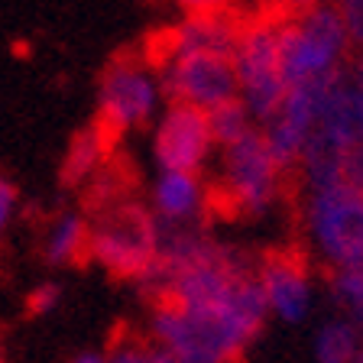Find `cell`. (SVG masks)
<instances>
[{
	"label": "cell",
	"instance_id": "1",
	"mask_svg": "<svg viewBox=\"0 0 363 363\" xmlns=\"http://www.w3.org/2000/svg\"><path fill=\"white\" fill-rule=\"evenodd\" d=\"M266 315L269 305L253 272L220 302H152L150 337L172 350L182 363H240L263 331Z\"/></svg>",
	"mask_w": 363,
	"mask_h": 363
},
{
	"label": "cell",
	"instance_id": "2",
	"mask_svg": "<svg viewBox=\"0 0 363 363\" xmlns=\"http://www.w3.org/2000/svg\"><path fill=\"white\" fill-rule=\"evenodd\" d=\"M350 39L337 4H318L308 13L279 20V59L289 88L325 82L347 65Z\"/></svg>",
	"mask_w": 363,
	"mask_h": 363
},
{
	"label": "cell",
	"instance_id": "3",
	"mask_svg": "<svg viewBox=\"0 0 363 363\" xmlns=\"http://www.w3.org/2000/svg\"><path fill=\"white\" fill-rule=\"evenodd\" d=\"M162 250V230L150 204L117 201L91 220V259L117 279L146 282Z\"/></svg>",
	"mask_w": 363,
	"mask_h": 363
},
{
	"label": "cell",
	"instance_id": "4",
	"mask_svg": "<svg viewBox=\"0 0 363 363\" xmlns=\"http://www.w3.org/2000/svg\"><path fill=\"white\" fill-rule=\"evenodd\" d=\"M305 230L331 272L350 266L363 253V191L344 179L308 189Z\"/></svg>",
	"mask_w": 363,
	"mask_h": 363
},
{
	"label": "cell",
	"instance_id": "5",
	"mask_svg": "<svg viewBox=\"0 0 363 363\" xmlns=\"http://www.w3.org/2000/svg\"><path fill=\"white\" fill-rule=\"evenodd\" d=\"M162 78L146 59L123 52L107 62L98 91V127L107 136L143 127L159 113L162 104Z\"/></svg>",
	"mask_w": 363,
	"mask_h": 363
},
{
	"label": "cell",
	"instance_id": "6",
	"mask_svg": "<svg viewBox=\"0 0 363 363\" xmlns=\"http://www.w3.org/2000/svg\"><path fill=\"white\" fill-rule=\"evenodd\" d=\"M240 101L253 113L257 123L272 121V113L289 94V82L282 75L279 59V20H263L243 26L234 49Z\"/></svg>",
	"mask_w": 363,
	"mask_h": 363
},
{
	"label": "cell",
	"instance_id": "7",
	"mask_svg": "<svg viewBox=\"0 0 363 363\" xmlns=\"http://www.w3.org/2000/svg\"><path fill=\"white\" fill-rule=\"evenodd\" d=\"M286 172L272 159L263 130H250L237 143L220 150V189L234 211L263 214L282 191Z\"/></svg>",
	"mask_w": 363,
	"mask_h": 363
},
{
	"label": "cell",
	"instance_id": "8",
	"mask_svg": "<svg viewBox=\"0 0 363 363\" xmlns=\"http://www.w3.org/2000/svg\"><path fill=\"white\" fill-rule=\"evenodd\" d=\"M162 91L172 104H191L198 111H214L240 98L234 52L220 49H172L162 65Z\"/></svg>",
	"mask_w": 363,
	"mask_h": 363
},
{
	"label": "cell",
	"instance_id": "9",
	"mask_svg": "<svg viewBox=\"0 0 363 363\" xmlns=\"http://www.w3.org/2000/svg\"><path fill=\"white\" fill-rule=\"evenodd\" d=\"M214 150L218 140L211 133L208 111H198L191 104H169L156 117L152 156L159 162V172H201Z\"/></svg>",
	"mask_w": 363,
	"mask_h": 363
},
{
	"label": "cell",
	"instance_id": "10",
	"mask_svg": "<svg viewBox=\"0 0 363 363\" xmlns=\"http://www.w3.org/2000/svg\"><path fill=\"white\" fill-rule=\"evenodd\" d=\"M328 82L331 78L289 88L286 101L279 104V111L272 113V121L263 123L266 146H269L272 159L279 162L282 172H295V169L302 166V156L318 130V117H321Z\"/></svg>",
	"mask_w": 363,
	"mask_h": 363
},
{
	"label": "cell",
	"instance_id": "11",
	"mask_svg": "<svg viewBox=\"0 0 363 363\" xmlns=\"http://www.w3.org/2000/svg\"><path fill=\"white\" fill-rule=\"evenodd\" d=\"M257 279L272 315L302 321L311 305L308 257L298 250H272L257 263Z\"/></svg>",
	"mask_w": 363,
	"mask_h": 363
},
{
	"label": "cell",
	"instance_id": "12",
	"mask_svg": "<svg viewBox=\"0 0 363 363\" xmlns=\"http://www.w3.org/2000/svg\"><path fill=\"white\" fill-rule=\"evenodd\" d=\"M204 201H208V191L198 172H159V179L152 182L150 208L156 220L169 227H182L198 218Z\"/></svg>",
	"mask_w": 363,
	"mask_h": 363
},
{
	"label": "cell",
	"instance_id": "13",
	"mask_svg": "<svg viewBox=\"0 0 363 363\" xmlns=\"http://www.w3.org/2000/svg\"><path fill=\"white\" fill-rule=\"evenodd\" d=\"M43 259L49 266H72L91 259V220L75 211L59 214L45 227Z\"/></svg>",
	"mask_w": 363,
	"mask_h": 363
},
{
	"label": "cell",
	"instance_id": "14",
	"mask_svg": "<svg viewBox=\"0 0 363 363\" xmlns=\"http://www.w3.org/2000/svg\"><path fill=\"white\" fill-rule=\"evenodd\" d=\"M104 152H107V133L104 127H88L82 133H75L72 146L65 152V162H62V185H82L91 182L104 166Z\"/></svg>",
	"mask_w": 363,
	"mask_h": 363
},
{
	"label": "cell",
	"instance_id": "15",
	"mask_svg": "<svg viewBox=\"0 0 363 363\" xmlns=\"http://www.w3.org/2000/svg\"><path fill=\"white\" fill-rule=\"evenodd\" d=\"M360 337H357V328L347 321H331L318 331L315 340V354L321 363H354L360 354Z\"/></svg>",
	"mask_w": 363,
	"mask_h": 363
},
{
	"label": "cell",
	"instance_id": "16",
	"mask_svg": "<svg viewBox=\"0 0 363 363\" xmlns=\"http://www.w3.org/2000/svg\"><path fill=\"white\" fill-rule=\"evenodd\" d=\"M208 121H211V133H214V140H218V150L237 143L240 136H247L250 130H253V113L247 111V104H243L240 98L208 111Z\"/></svg>",
	"mask_w": 363,
	"mask_h": 363
},
{
	"label": "cell",
	"instance_id": "17",
	"mask_svg": "<svg viewBox=\"0 0 363 363\" xmlns=\"http://www.w3.org/2000/svg\"><path fill=\"white\" fill-rule=\"evenodd\" d=\"M111 363H156V340L150 334H133V331H121L113 334L111 350H107Z\"/></svg>",
	"mask_w": 363,
	"mask_h": 363
},
{
	"label": "cell",
	"instance_id": "18",
	"mask_svg": "<svg viewBox=\"0 0 363 363\" xmlns=\"http://www.w3.org/2000/svg\"><path fill=\"white\" fill-rule=\"evenodd\" d=\"M337 10H340V20H344L350 45H357L363 52V0H337Z\"/></svg>",
	"mask_w": 363,
	"mask_h": 363
},
{
	"label": "cell",
	"instance_id": "19",
	"mask_svg": "<svg viewBox=\"0 0 363 363\" xmlns=\"http://www.w3.org/2000/svg\"><path fill=\"white\" fill-rule=\"evenodd\" d=\"M344 182H350L354 189L363 191V140L357 146H350L347 156H344V169H340Z\"/></svg>",
	"mask_w": 363,
	"mask_h": 363
},
{
	"label": "cell",
	"instance_id": "20",
	"mask_svg": "<svg viewBox=\"0 0 363 363\" xmlns=\"http://www.w3.org/2000/svg\"><path fill=\"white\" fill-rule=\"evenodd\" d=\"M13 208H16V185L0 172V237H4L10 218H13Z\"/></svg>",
	"mask_w": 363,
	"mask_h": 363
},
{
	"label": "cell",
	"instance_id": "21",
	"mask_svg": "<svg viewBox=\"0 0 363 363\" xmlns=\"http://www.w3.org/2000/svg\"><path fill=\"white\" fill-rule=\"evenodd\" d=\"M55 302H59V286H39L30 292V298H26V308L33 311V315H43V311L55 308Z\"/></svg>",
	"mask_w": 363,
	"mask_h": 363
},
{
	"label": "cell",
	"instance_id": "22",
	"mask_svg": "<svg viewBox=\"0 0 363 363\" xmlns=\"http://www.w3.org/2000/svg\"><path fill=\"white\" fill-rule=\"evenodd\" d=\"M321 0H279V7L286 10V16H298V13H308L311 7H318Z\"/></svg>",
	"mask_w": 363,
	"mask_h": 363
},
{
	"label": "cell",
	"instance_id": "23",
	"mask_svg": "<svg viewBox=\"0 0 363 363\" xmlns=\"http://www.w3.org/2000/svg\"><path fill=\"white\" fill-rule=\"evenodd\" d=\"M189 13H211V10H224L227 0H182Z\"/></svg>",
	"mask_w": 363,
	"mask_h": 363
},
{
	"label": "cell",
	"instance_id": "24",
	"mask_svg": "<svg viewBox=\"0 0 363 363\" xmlns=\"http://www.w3.org/2000/svg\"><path fill=\"white\" fill-rule=\"evenodd\" d=\"M72 363H111L107 360V354H78V357H72Z\"/></svg>",
	"mask_w": 363,
	"mask_h": 363
},
{
	"label": "cell",
	"instance_id": "25",
	"mask_svg": "<svg viewBox=\"0 0 363 363\" xmlns=\"http://www.w3.org/2000/svg\"><path fill=\"white\" fill-rule=\"evenodd\" d=\"M350 266H354L357 272H363V253H360V257H357V259H354V263H350Z\"/></svg>",
	"mask_w": 363,
	"mask_h": 363
},
{
	"label": "cell",
	"instance_id": "26",
	"mask_svg": "<svg viewBox=\"0 0 363 363\" xmlns=\"http://www.w3.org/2000/svg\"><path fill=\"white\" fill-rule=\"evenodd\" d=\"M354 363H363V350H360V354H357V360Z\"/></svg>",
	"mask_w": 363,
	"mask_h": 363
},
{
	"label": "cell",
	"instance_id": "27",
	"mask_svg": "<svg viewBox=\"0 0 363 363\" xmlns=\"http://www.w3.org/2000/svg\"><path fill=\"white\" fill-rule=\"evenodd\" d=\"M360 334H363V315H360Z\"/></svg>",
	"mask_w": 363,
	"mask_h": 363
},
{
	"label": "cell",
	"instance_id": "28",
	"mask_svg": "<svg viewBox=\"0 0 363 363\" xmlns=\"http://www.w3.org/2000/svg\"><path fill=\"white\" fill-rule=\"evenodd\" d=\"M0 363H4V357H0Z\"/></svg>",
	"mask_w": 363,
	"mask_h": 363
},
{
	"label": "cell",
	"instance_id": "29",
	"mask_svg": "<svg viewBox=\"0 0 363 363\" xmlns=\"http://www.w3.org/2000/svg\"><path fill=\"white\" fill-rule=\"evenodd\" d=\"M331 4H337V0H331Z\"/></svg>",
	"mask_w": 363,
	"mask_h": 363
}]
</instances>
